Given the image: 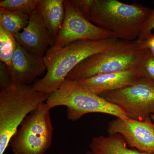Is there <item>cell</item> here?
<instances>
[{
  "label": "cell",
  "instance_id": "cell-17",
  "mask_svg": "<svg viewBox=\"0 0 154 154\" xmlns=\"http://www.w3.org/2000/svg\"><path fill=\"white\" fill-rule=\"evenodd\" d=\"M39 0H1L0 8L30 16L36 10Z\"/></svg>",
  "mask_w": 154,
  "mask_h": 154
},
{
  "label": "cell",
  "instance_id": "cell-14",
  "mask_svg": "<svg viewBox=\"0 0 154 154\" xmlns=\"http://www.w3.org/2000/svg\"><path fill=\"white\" fill-rule=\"evenodd\" d=\"M124 139L119 134L100 135L92 138L90 145L94 154H154L129 149Z\"/></svg>",
  "mask_w": 154,
  "mask_h": 154
},
{
  "label": "cell",
  "instance_id": "cell-23",
  "mask_svg": "<svg viewBox=\"0 0 154 154\" xmlns=\"http://www.w3.org/2000/svg\"><path fill=\"white\" fill-rule=\"evenodd\" d=\"M152 120L154 122V114H152V115H151L150 116Z\"/></svg>",
  "mask_w": 154,
  "mask_h": 154
},
{
  "label": "cell",
  "instance_id": "cell-8",
  "mask_svg": "<svg viewBox=\"0 0 154 154\" xmlns=\"http://www.w3.org/2000/svg\"><path fill=\"white\" fill-rule=\"evenodd\" d=\"M64 19L58 33L54 45L65 46L80 40H99L116 38L115 34L94 25L83 16L72 0H64Z\"/></svg>",
  "mask_w": 154,
  "mask_h": 154
},
{
  "label": "cell",
  "instance_id": "cell-24",
  "mask_svg": "<svg viewBox=\"0 0 154 154\" xmlns=\"http://www.w3.org/2000/svg\"><path fill=\"white\" fill-rule=\"evenodd\" d=\"M85 154H94L91 151H88Z\"/></svg>",
  "mask_w": 154,
  "mask_h": 154
},
{
  "label": "cell",
  "instance_id": "cell-22",
  "mask_svg": "<svg viewBox=\"0 0 154 154\" xmlns=\"http://www.w3.org/2000/svg\"><path fill=\"white\" fill-rule=\"evenodd\" d=\"M146 49L148 50L154 56V34H152L145 41H143Z\"/></svg>",
  "mask_w": 154,
  "mask_h": 154
},
{
  "label": "cell",
  "instance_id": "cell-12",
  "mask_svg": "<svg viewBox=\"0 0 154 154\" xmlns=\"http://www.w3.org/2000/svg\"><path fill=\"white\" fill-rule=\"evenodd\" d=\"M137 69L102 74L77 80V82L94 94H100L126 88L136 82L141 77Z\"/></svg>",
  "mask_w": 154,
  "mask_h": 154
},
{
  "label": "cell",
  "instance_id": "cell-19",
  "mask_svg": "<svg viewBox=\"0 0 154 154\" xmlns=\"http://www.w3.org/2000/svg\"><path fill=\"white\" fill-rule=\"evenodd\" d=\"M154 5V1L153 2ZM154 29V7L151 13L143 23L137 40L143 42L151 36L152 31Z\"/></svg>",
  "mask_w": 154,
  "mask_h": 154
},
{
  "label": "cell",
  "instance_id": "cell-3",
  "mask_svg": "<svg viewBox=\"0 0 154 154\" xmlns=\"http://www.w3.org/2000/svg\"><path fill=\"white\" fill-rule=\"evenodd\" d=\"M50 94L37 91L33 85L16 82L0 91V154L5 152L23 120Z\"/></svg>",
  "mask_w": 154,
  "mask_h": 154
},
{
  "label": "cell",
  "instance_id": "cell-18",
  "mask_svg": "<svg viewBox=\"0 0 154 154\" xmlns=\"http://www.w3.org/2000/svg\"><path fill=\"white\" fill-rule=\"evenodd\" d=\"M142 77L154 82V56L147 50L137 68Z\"/></svg>",
  "mask_w": 154,
  "mask_h": 154
},
{
  "label": "cell",
  "instance_id": "cell-15",
  "mask_svg": "<svg viewBox=\"0 0 154 154\" xmlns=\"http://www.w3.org/2000/svg\"><path fill=\"white\" fill-rule=\"evenodd\" d=\"M29 16L0 8V25L14 36L28 25Z\"/></svg>",
  "mask_w": 154,
  "mask_h": 154
},
{
  "label": "cell",
  "instance_id": "cell-21",
  "mask_svg": "<svg viewBox=\"0 0 154 154\" xmlns=\"http://www.w3.org/2000/svg\"><path fill=\"white\" fill-rule=\"evenodd\" d=\"M76 8L83 16L88 18L94 0H72Z\"/></svg>",
  "mask_w": 154,
  "mask_h": 154
},
{
  "label": "cell",
  "instance_id": "cell-1",
  "mask_svg": "<svg viewBox=\"0 0 154 154\" xmlns=\"http://www.w3.org/2000/svg\"><path fill=\"white\" fill-rule=\"evenodd\" d=\"M119 38L80 40L59 47L53 45L44 57L46 73L33 85L36 90L51 94L57 90L75 67L87 57L113 47Z\"/></svg>",
  "mask_w": 154,
  "mask_h": 154
},
{
  "label": "cell",
  "instance_id": "cell-5",
  "mask_svg": "<svg viewBox=\"0 0 154 154\" xmlns=\"http://www.w3.org/2000/svg\"><path fill=\"white\" fill-rule=\"evenodd\" d=\"M46 104L50 109L58 106L66 107L67 117L71 121H76L90 113H104L116 118H128L118 106L89 91L76 81L67 79L50 94Z\"/></svg>",
  "mask_w": 154,
  "mask_h": 154
},
{
  "label": "cell",
  "instance_id": "cell-16",
  "mask_svg": "<svg viewBox=\"0 0 154 154\" xmlns=\"http://www.w3.org/2000/svg\"><path fill=\"white\" fill-rule=\"evenodd\" d=\"M17 42L15 36L0 25V60L10 66L15 51Z\"/></svg>",
  "mask_w": 154,
  "mask_h": 154
},
{
  "label": "cell",
  "instance_id": "cell-25",
  "mask_svg": "<svg viewBox=\"0 0 154 154\" xmlns=\"http://www.w3.org/2000/svg\"><path fill=\"white\" fill-rule=\"evenodd\" d=\"M153 154H154V153H153Z\"/></svg>",
  "mask_w": 154,
  "mask_h": 154
},
{
  "label": "cell",
  "instance_id": "cell-7",
  "mask_svg": "<svg viewBox=\"0 0 154 154\" xmlns=\"http://www.w3.org/2000/svg\"><path fill=\"white\" fill-rule=\"evenodd\" d=\"M99 96L120 107L131 119L141 121L154 114V82L145 77L126 88Z\"/></svg>",
  "mask_w": 154,
  "mask_h": 154
},
{
  "label": "cell",
  "instance_id": "cell-10",
  "mask_svg": "<svg viewBox=\"0 0 154 154\" xmlns=\"http://www.w3.org/2000/svg\"><path fill=\"white\" fill-rule=\"evenodd\" d=\"M15 37L17 43L24 49L42 57H44L48 49L54 45V40L36 10L30 16L26 27Z\"/></svg>",
  "mask_w": 154,
  "mask_h": 154
},
{
  "label": "cell",
  "instance_id": "cell-9",
  "mask_svg": "<svg viewBox=\"0 0 154 154\" xmlns=\"http://www.w3.org/2000/svg\"><path fill=\"white\" fill-rule=\"evenodd\" d=\"M107 131L109 134L121 135L131 147L154 153V123L151 117L141 121L116 118L108 123Z\"/></svg>",
  "mask_w": 154,
  "mask_h": 154
},
{
  "label": "cell",
  "instance_id": "cell-6",
  "mask_svg": "<svg viewBox=\"0 0 154 154\" xmlns=\"http://www.w3.org/2000/svg\"><path fill=\"white\" fill-rule=\"evenodd\" d=\"M50 109L42 103L27 116L10 140L14 154H44L52 143Z\"/></svg>",
  "mask_w": 154,
  "mask_h": 154
},
{
  "label": "cell",
  "instance_id": "cell-20",
  "mask_svg": "<svg viewBox=\"0 0 154 154\" xmlns=\"http://www.w3.org/2000/svg\"><path fill=\"white\" fill-rule=\"evenodd\" d=\"M11 78L8 66L4 63L0 62V89L1 91L6 90L14 83Z\"/></svg>",
  "mask_w": 154,
  "mask_h": 154
},
{
  "label": "cell",
  "instance_id": "cell-13",
  "mask_svg": "<svg viewBox=\"0 0 154 154\" xmlns=\"http://www.w3.org/2000/svg\"><path fill=\"white\" fill-rule=\"evenodd\" d=\"M36 10L55 41L64 19V0H39Z\"/></svg>",
  "mask_w": 154,
  "mask_h": 154
},
{
  "label": "cell",
  "instance_id": "cell-11",
  "mask_svg": "<svg viewBox=\"0 0 154 154\" xmlns=\"http://www.w3.org/2000/svg\"><path fill=\"white\" fill-rule=\"evenodd\" d=\"M8 68L14 82L28 85L47 69L43 57L27 51L18 43Z\"/></svg>",
  "mask_w": 154,
  "mask_h": 154
},
{
  "label": "cell",
  "instance_id": "cell-4",
  "mask_svg": "<svg viewBox=\"0 0 154 154\" xmlns=\"http://www.w3.org/2000/svg\"><path fill=\"white\" fill-rule=\"evenodd\" d=\"M147 50L143 42L119 39L110 49L84 60L70 72L66 79L77 81L102 74L137 69Z\"/></svg>",
  "mask_w": 154,
  "mask_h": 154
},
{
  "label": "cell",
  "instance_id": "cell-2",
  "mask_svg": "<svg viewBox=\"0 0 154 154\" xmlns=\"http://www.w3.org/2000/svg\"><path fill=\"white\" fill-rule=\"evenodd\" d=\"M152 9L137 3L125 4L117 0H94L88 20L112 32L119 39L137 40Z\"/></svg>",
  "mask_w": 154,
  "mask_h": 154
}]
</instances>
